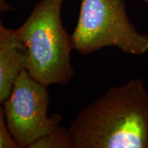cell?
Instances as JSON below:
<instances>
[{
  "label": "cell",
  "mask_w": 148,
  "mask_h": 148,
  "mask_svg": "<svg viewBox=\"0 0 148 148\" xmlns=\"http://www.w3.org/2000/svg\"><path fill=\"white\" fill-rule=\"evenodd\" d=\"M73 148L69 129L59 125L47 135L36 140L29 148Z\"/></svg>",
  "instance_id": "8992f818"
},
{
  "label": "cell",
  "mask_w": 148,
  "mask_h": 148,
  "mask_svg": "<svg viewBox=\"0 0 148 148\" xmlns=\"http://www.w3.org/2000/svg\"><path fill=\"white\" fill-rule=\"evenodd\" d=\"M71 40L74 50L82 55L106 47L132 55L148 51V36L131 22L124 0H82Z\"/></svg>",
  "instance_id": "3957f363"
},
{
  "label": "cell",
  "mask_w": 148,
  "mask_h": 148,
  "mask_svg": "<svg viewBox=\"0 0 148 148\" xmlns=\"http://www.w3.org/2000/svg\"><path fill=\"white\" fill-rule=\"evenodd\" d=\"M73 148H148V93L141 79L112 86L68 128Z\"/></svg>",
  "instance_id": "6da1fadb"
},
{
  "label": "cell",
  "mask_w": 148,
  "mask_h": 148,
  "mask_svg": "<svg viewBox=\"0 0 148 148\" xmlns=\"http://www.w3.org/2000/svg\"><path fill=\"white\" fill-rule=\"evenodd\" d=\"M23 69V46L14 30L4 27L0 18V104L9 95L15 79Z\"/></svg>",
  "instance_id": "5b68a950"
},
{
  "label": "cell",
  "mask_w": 148,
  "mask_h": 148,
  "mask_svg": "<svg viewBox=\"0 0 148 148\" xmlns=\"http://www.w3.org/2000/svg\"><path fill=\"white\" fill-rule=\"evenodd\" d=\"M12 9L11 6L7 3L6 0H0V15L6 11H9Z\"/></svg>",
  "instance_id": "ba28073f"
},
{
  "label": "cell",
  "mask_w": 148,
  "mask_h": 148,
  "mask_svg": "<svg viewBox=\"0 0 148 148\" xmlns=\"http://www.w3.org/2000/svg\"><path fill=\"white\" fill-rule=\"evenodd\" d=\"M49 103L47 86L23 69L3 103L7 126L19 147L29 148L59 125V115L48 117Z\"/></svg>",
  "instance_id": "277c9868"
},
{
  "label": "cell",
  "mask_w": 148,
  "mask_h": 148,
  "mask_svg": "<svg viewBox=\"0 0 148 148\" xmlns=\"http://www.w3.org/2000/svg\"><path fill=\"white\" fill-rule=\"evenodd\" d=\"M64 2L40 0L24 23L14 30L23 46L25 69L47 87L68 84L74 75L71 36L61 16Z\"/></svg>",
  "instance_id": "7a4b0ae2"
},
{
  "label": "cell",
  "mask_w": 148,
  "mask_h": 148,
  "mask_svg": "<svg viewBox=\"0 0 148 148\" xmlns=\"http://www.w3.org/2000/svg\"><path fill=\"white\" fill-rule=\"evenodd\" d=\"M7 126L3 107L0 104V148H18Z\"/></svg>",
  "instance_id": "52a82bcc"
},
{
  "label": "cell",
  "mask_w": 148,
  "mask_h": 148,
  "mask_svg": "<svg viewBox=\"0 0 148 148\" xmlns=\"http://www.w3.org/2000/svg\"><path fill=\"white\" fill-rule=\"evenodd\" d=\"M143 1H144V2H146V3H148V0H143Z\"/></svg>",
  "instance_id": "9c48e42d"
}]
</instances>
